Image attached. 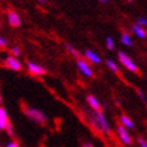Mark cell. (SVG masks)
Masks as SVG:
<instances>
[{
	"instance_id": "obj_1",
	"label": "cell",
	"mask_w": 147,
	"mask_h": 147,
	"mask_svg": "<svg viewBox=\"0 0 147 147\" xmlns=\"http://www.w3.org/2000/svg\"><path fill=\"white\" fill-rule=\"evenodd\" d=\"M86 119L96 130L102 131V133H104V134H110L111 127H110L105 115L102 113V110H99V111H93V110L92 111H87Z\"/></svg>"
},
{
	"instance_id": "obj_2",
	"label": "cell",
	"mask_w": 147,
	"mask_h": 147,
	"mask_svg": "<svg viewBox=\"0 0 147 147\" xmlns=\"http://www.w3.org/2000/svg\"><path fill=\"white\" fill-rule=\"evenodd\" d=\"M24 114L26 115V117L29 120H31L35 123L38 124H45L48 120L47 115L42 111V110L37 109V108H31V107H25L24 108Z\"/></svg>"
},
{
	"instance_id": "obj_3",
	"label": "cell",
	"mask_w": 147,
	"mask_h": 147,
	"mask_svg": "<svg viewBox=\"0 0 147 147\" xmlns=\"http://www.w3.org/2000/svg\"><path fill=\"white\" fill-rule=\"evenodd\" d=\"M117 57H119V61L121 62V65L123 66V67H126V69H128L129 72H133V73H138L139 72L136 63L131 60V57L128 56L126 53H123V51H119V53H117Z\"/></svg>"
},
{
	"instance_id": "obj_4",
	"label": "cell",
	"mask_w": 147,
	"mask_h": 147,
	"mask_svg": "<svg viewBox=\"0 0 147 147\" xmlns=\"http://www.w3.org/2000/svg\"><path fill=\"white\" fill-rule=\"evenodd\" d=\"M76 63H77V67H78V69L80 71V73H83L85 77L92 78V77L94 76V74H93L92 67L90 66V63L85 60V59H83V57L77 59V62H76Z\"/></svg>"
},
{
	"instance_id": "obj_5",
	"label": "cell",
	"mask_w": 147,
	"mask_h": 147,
	"mask_svg": "<svg viewBox=\"0 0 147 147\" xmlns=\"http://www.w3.org/2000/svg\"><path fill=\"white\" fill-rule=\"evenodd\" d=\"M4 65H5L9 69H12V71H14V72H20L22 69H23V65H22V62L18 60L17 57H14V56H12V55L5 57Z\"/></svg>"
},
{
	"instance_id": "obj_6",
	"label": "cell",
	"mask_w": 147,
	"mask_h": 147,
	"mask_svg": "<svg viewBox=\"0 0 147 147\" xmlns=\"http://www.w3.org/2000/svg\"><path fill=\"white\" fill-rule=\"evenodd\" d=\"M26 67H28L29 73H31L32 76L42 77V76H46L47 74V69L43 67V66H41L38 63H35L32 61H28L26 62Z\"/></svg>"
},
{
	"instance_id": "obj_7",
	"label": "cell",
	"mask_w": 147,
	"mask_h": 147,
	"mask_svg": "<svg viewBox=\"0 0 147 147\" xmlns=\"http://www.w3.org/2000/svg\"><path fill=\"white\" fill-rule=\"evenodd\" d=\"M116 131H117V135H119V138H120V140L122 141V144H124V145H131V142H133V139H131L128 129H126L123 126H121V124H120V126H117Z\"/></svg>"
},
{
	"instance_id": "obj_8",
	"label": "cell",
	"mask_w": 147,
	"mask_h": 147,
	"mask_svg": "<svg viewBox=\"0 0 147 147\" xmlns=\"http://www.w3.org/2000/svg\"><path fill=\"white\" fill-rule=\"evenodd\" d=\"M7 22H9V24L12 28H19L22 25V19L19 17V14L13 10L7 11Z\"/></svg>"
},
{
	"instance_id": "obj_9",
	"label": "cell",
	"mask_w": 147,
	"mask_h": 147,
	"mask_svg": "<svg viewBox=\"0 0 147 147\" xmlns=\"http://www.w3.org/2000/svg\"><path fill=\"white\" fill-rule=\"evenodd\" d=\"M84 57H85V60L87 62H91V63H94V65H98V63L102 62L100 56L97 53H94L93 50H91V49H85Z\"/></svg>"
},
{
	"instance_id": "obj_10",
	"label": "cell",
	"mask_w": 147,
	"mask_h": 147,
	"mask_svg": "<svg viewBox=\"0 0 147 147\" xmlns=\"http://www.w3.org/2000/svg\"><path fill=\"white\" fill-rule=\"evenodd\" d=\"M86 102H87V104H89L90 109L93 110V111H99V110L102 109V105H100L99 100L94 97L93 94H87L86 96Z\"/></svg>"
},
{
	"instance_id": "obj_11",
	"label": "cell",
	"mask_w": 147,
	"mask_h": 147,
	"mask_svg": "<svg viewBox=\"0 0 147 147\" xmlns=\"http://www.w3.org/2000/svg\"><path fill=\"white\" fill-rule=\"evenodd\" d=\"M131 31H133V34L136 36V37H139V38H141V40L147 38V32H146V30H145L142 26H140V25H138V24L131 25Z\"/></svg>"
},
{
	"instance_id": "obj_12",
	"label": "cell",
	"mask_w": 147,
	"mask_h": 147,
	"mask_svg": "<svg viewBox=\"0 0 147 147\" xmlns=\"http://www.w3.org/2000/svg\"><path fill=\"white\" fill-rule=\"evenodd\" d=\"M120 122H121V126H123L126 129H134V122L131 121L130 117H128L127 115H121Z\"/></svg>"
},
{
	"instance_id": "obj_13",
	"label": "cell",
	"mask_w": 147,
	"mask_h": 147,
	"mask_svg": "<svg viewBox=\"0 0 147 147\" xmlns=\"http://www.w3.org/2000/svg\"><path fill=\"white\" fill-rule=\"evenodd\" d=\"M65 47H66L67 51H68V53H69L72 56H74V57H77V59L82 57V53H79L78 49H77L74 46H73V45H71V43H66Z\"/></svg>"
},
{
	"instance_id": "obj_14",
	"label": "cell",
	"mask_w": 147,
	"mask_h": 147,
	"mask_svg": "<svg viewBox=\"0 0 147 147\" xmlns=\"http://www.w3.org/2000/svg\"><path fill=\"white\" fill-rule=\"evenodd\" d=\"M121 43L124 46H127V47H133V45H134L133 41L130 38V35L126 31L122 32V35H121Z\"/></svg>"
},
{
	"instance_id": "obj_15",
	"label": "cell",
	"mask_w": 147,
	"mask_h": 147,
	"mask_svg": "<svg viewBox=\"0 0 147 147\" xmlns=\"http://www.w3.org/2000/svg\"><path fill=\"white\" fill-rule=\"evenodd\" d=\"M107 66H108V68L114 72V73H119V66L116 65V62H114L113 60H110V59H108L107 60Z\"/></svg>"
},
{
	"instance_id": "obj_16",
	"label": "cell",
	"mask_w": 147,
	"mask_h": 147,
	"mask_svg": "<svg viewBox=\"0 0 147 147\" xmlns=\"http://www.w3.org/2000/svg\"><path fill=\"white\" fill-rule=\"evenodd\" d=\"M11 55L12 56H14V57H19L20 56V54H22V50H20V48L18 47V46H12L11 47Z\"/></svg>"
},
{
	"instance_id": "obj_17",
	"label": "cell",
	"mask_w": 147,
	"mask_h": 147,
	"mask_svg": "<svg viewBox=\"0 0 147 147\" xmlns=\"http://www.w3.org/2000/svg\"><path fill=\"white\" fill-rule=\"evenodd\" d=\"M105 45H107V48L109 50H114L115 49V43H114V40L113 37H107V41H105Z\"/></svg>"
},
{
	"instance_id": "obj_18",
	"label": "cell",
	"mask_w": 147,
	"mask_h": 147,
	"mask_svg": "<svg viewBox=\"0 0 147 147\" xmlns=\"http://www.w3.org/2000/svg\"><path fill=\"white\" fill-rule=\"evenodd\" d=\"M0 117L6 121H9V115H7V111H6V109L3 107V105H0Z\"/></svg>"
},
{
	"instance_id": "obj_19",
	"label": "cell",
	"mask_w": 147,
	"mask_h": 147,
	"mask_svg": "<svg viewBox=\"0 0 147 147\" xmlns=\"http://www.w3.org/2000/svg\"><path fill=\"white\" fill-rule=\"evenodd\" d=\"M136 24L140 25V26H147V18L146 17H139L136 19Z\"/></svg>"
},
{
	"instance_id": "obj_20",
	"label": "cell",
	"mask_w": 147,
	"mask_h": 147,
	"mask_svg": "<svg viewBox=\"0 0 147 147\" xmlns=\"http://www.w3.org/2000/svg\"><path fill=\"white\" fill-rule=\"evenodd\" d=\"M9 123H10V121H6V120L0 117V130H6V127Z\"/></svg>"
},
{
	"instance_id": "obj_21",
	"label": "cell",
	"mask_w": 147,
	"mask_h": 147,
	"mask_svg": "<svg viewBox=\"0 0 147 147\" xmlns=\"http://www.w3.org/2000/svg\"><path fill=\"white\" fill-rule=\"evenodd\" d=\"M7 46H9V41L3 36H0V48H6Z\"/></svg>"
},
{
	"instance_id": "obj_22",
	"label": "cell",
	"mask_w": 147,
	"mask_h": 147,
	"mask_svg": "<svg viewBox=\"0 0 147 147\" xmlns=\"http://www.w3.org/2000/svg\"><path fill=\"white\" fill-rule=\"evenodd\" d=\"M6 131H7V134H9L11 138L14 136V131H13V127H12V124L9 123L7 124V127H6Z\"/></svg>"
},
{
	"instance_id": "obj_23",
	"label": "cell",
	"mask_w": 147,
	"mask_h": 147,
	"mask_svg": "<svg viewBox=\"0 0 147 147\" xmlns=\"http://www.w3.org/2000/svg\"><path fill=\"white\" fill-rule=\"evenodd\" d=\"M138 144L140 145V147H147V141L144 138H139L138 139Z\"/></svg>"
},
{
	"instance_id": "obj_24",
	"label": "cell",
	"mask_w": 147,
	"mask_h": 147,
	"mask_svg": "<svg viewBox=\"0 0 147 147\" xmlns=\"http://www.w3.org/2000/svg\"><path fill=\"white\" fill-rule=\"evenodd\" d=\"M138 93H139V96H140L141 97V99L145 102V103H147V97H146V94L141 91V90H138Z\"/></svg>"
},
{
	"instance_id": "obj_25",
	"label": "cell",
	"mask_w": 147,
	"mask_h": 147,
	"mask_svg": "<svg viewBox=\"0 0 147 147\" xmlns=\"http://www.w3.org/2000/svg\"><path fill=\"white\" fill-rule=\"evenodd\" d=\"M5 147H19V145H18V142H16V141H10Z\"/></svg>"
},
{
	"instance_id": "obj_26",
	"label": "cell",
	"mask_w": 147,
	"mask_h": 147,
	"mask_svg": "<svg viewBox=\"0 0 147 147\" xmlns=\"http://www.w3.org/2000/svg\"><path fill=\"white\" fill-rule=\"evenodd\" d=\"M83 147H94L91 142H84V145H83Z\"/></svg>"
},
{
	"instance_id": "obj_27",
	"label": "cell",
	"mask_w": 147,
	"mask_h": 147,
	"mask_svg": "<svg viewBox=\"0 0 147 147\" xmlns=\"http://www.w3.org/2000/svg\"><path fill=\"white\" fill-rule=\"evenodd\" d=\"M37 3H38V4H46L47 0H37Z\"/></svg>"
},
{
	"instance_id": "obj_28",
	"label": "cell",
	"mask_w": 147,
	"mask_h": 147,
	"mask_svg": "<svg viewBox=\"0 0 147 147\" xmlns=\"http://www.w3.org/2000/svg\"><path fill=\"white\" fill-rule=\"evenodd\" d=\"M3 104V97H1V94H0V105Z\"/></svg>"
},
{
	"instance_id": "obj_29",
	"label": "cell",
	"mask_w": 147,
	"mask_h": 147,
	"mask_svg": "<svg viewBox=\"0 0 147 147\" xmlns=\"http://www.w3.org/2000/svg\"><path fill=\"white\" fill-rule=\"evenodd\" d=\"M99 1H100V3H108L109 0H99Z\"/></svg>"
},
{
	"instance_id": "obj_30",
	"label": "cell",
	"mask_w": 147,
	"mask_h": 147,
	"mask_svg": "<svg viewBox=\"0 0 147 147\" xmlns=\"http://www.w3.org/2000/svg\"><path fill=\"white\" fill-rule=\"evenodd\" d=\"M127 1H128V3H133V1H134V0H127Z\"/></svg>"
},
{
	"instance_id": "obj_31",
	"label": "cell",
	"mask_w": 147,
	"mask_h": 147,
	"mask_svg": "<svg viewBox=\"0 0 147 147\" xmlns=\"http://www.w3.org/2000/svg\"><path fill=\"white\" fill-rule=\"evenodd\" d=\"M0 28H1V23H0Z\"/></svg>"
}]
</instances>
